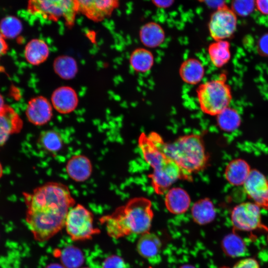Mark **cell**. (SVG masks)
Masks as SVG:
<instances>
[{
	"mask_svg": "<svg viewBox=\"0 0 268 268\" xmlns=\"http://www.w3.org/2000/svg\"><path fill=\"white\" fill-rule=\"evenodd\" d=\"M26 224L35 239L47 241L65 227L67 213L75 204L68 187L49 182L30 193H23Z\"/></svg>",
	"mask_w": 268,
	"mask_h": 268,
	"instance_id": "cell-1",
	"label": "cell"
},
{
	"mask_svg": "<svg viewBox=\"0 0 268 268\" xmlns=\"http://www.w3.org/2000/svg\"><path fill=\"white\" fill-rule=\"evenodd\" d=\"M153 218L151 201L144 197H135L112 213L101 217L99 221L110 237L119 239L149 232Z\"/></svg>",
	"mask_w": 268,
	"mask_h": 268,
	"instance_id": "cell-2",
	"label": "cell"
},
{
	"mask_svg": "<svg viewBox=\"0 0 268 268\" xmlns=\"http://www.w3.org/2000/svg\"><path fill=\"white\" fill-rule=\"evenodd\" d=\"M165 142L154 132L141 133L138 144L143 157L152 168L149 175L155 193L163 195L177 180L182 179L180 169L164 150Z\"/></svg>",
	"mask_w": 268,
	"mask_h": 268,
	"instance_id": "cell-3",
	"label": "cell"
},
{
	"mask_svg": "<svg viewBox=\"0 0 268 268\" xmlns=\"http://www.w3.org/2000/svg\"><path fill=\"white\" fill-rule=\"evenodd\" d=\"M164 150L181 170L182 179L192 180V175L205 167L208 157L201 135H184L171 143H165Z\"/></svg>",
	"mask_w": 268,
	"mask_h": 268,
	"instance_id": "cell-4",
	"label": "cell"
},
{
	"mask_svg": "<svg viewBox=\"0 0 268 268\" xmlns=\"http://www.w3.org/2000/svg\"><path fill=\"white\" fill-rule=\"evenodd\" d=\"M226 75L202 83L197 89V96L201 111L205 114L217 116L228 107L232 99L231 89L226 82Z\"/></svg>",
	"mask_w": 268,
	"mask_h": 268,
	"instance_id": "cell-5",
	"label": "cell"
},
{
	"mask_svg": "<svg viewBox=\"0 0 268 268\" xmlns=\"http://www.w3.org/2000/svg\"><path fill=\"white\" fill-rule=\"evenodd\" d=\"M27 10L35 16L57 21L63 18L67 26H73L76 14L74 0H28Z\"/></svg>",
	"mask_w": 268,
	"mask_h": 268,
	"instance_id": "cell-6",
	"label": "cell"
},
{
	"mask_svg": "<svg viewBox=\"0 0 268 268\" xmlns=\"http://www.w3.org/2000/svg\"><path fill=\"white\" fill-rule=\"evenodd\" d=\"M65 227L73 241L88 240L100 232L94 225L92 212L81 204H75L70 208Z\"/></svg>",
	"mask_w": 268,
	"mask_h": 268,
	"instance_id": "cell-7",
	"label": "cell"
},
{
	"mask_svg": "<svg viewBox=\"0 0 268 268\" xmlns=\"http://www.w3.org/2000/svg\"><path fill=\"white\" fill-rule=\"evenodd\" d=\"M236 26V14L231 9L223 5L218 7L211 15L208 30L214 41L223 40L232 36Z\"/></svg>",
	"mask_w": 268,
	"mask_h": 268,
	"instance_id": "cell-8",
	"label": "cell"
},
{
	"mask_svg": "<svg viewBox=\"0 0 268 268\" xmlns=\"http://www.w3.org/2000/svg\"><path fill=\"white\" fill-rule=\"evenodd\" d=\"M231 220L233 227L237 230H254L262 224L260 207L251 202L239 204L231 212Z\"/></svg>",
	"mask_w": 268,
	"mask_h": 268,
	"instance_id": "cell-9",
	"label": "cell"
},
{
	"mask_svg": "<svg viewBox=\"0 0 268 268\" xmlns=\"http://www.w3.org/2000/svg\"><path fill=\"white\" fill-rule=\"evenodd\" d=\"M74 2L77 12L94 22L110 17L119 3V0H74Z\"/></svg>",
	"mask_w": 268,
	"mask_h": 268,
	"instance_id": "cell-10",
	"label": "cell"
},
{
	"mask_svg": "<svg viewBox=\"0 0 268 268\" xmlns=\"http://www.w3.org/2000/svg\"><path fill=\"white\" fill-rule=\"evenodd\" d=\"M243 185L245 192L255 203L268 209V180L262 173L252 170Z\"/></svg>",
	"mask_w": 268,
	"mask_h": 268,
	"instance_id": "cell-11",
	"label": "cell"
},
{
	"mask_svg": "<svg viewBox=\"0 0 268 268\" xmlns=\"http://www.w3.org/2000/svg\"><path fill=\"white\" fill-rule=\"evenodd\" d=\"M26 115L28 121L33 125H44L50 121L52 117L51 105L43 97L33 98L28 102Z\"/></svg>",
	"mask_w": 268,
	"mask_h": 268,
	"instance_id": "cell-12",
	"label": "cell"
},
{
	"mask_svg": "<svg viewBox=\"0 0 268 268\" xmlns=\"http://www.w3.org/2000/svg\"><path fill=\"white\" fill-rule=\"evenodd\" d=\"M22 125L18 115L11 107L5 105L0 111V146L5 143L11 134L19 132Z\"/></svg>",
	"mask_w": 268,
	"mask_h": 268,
	"instance_id": "cell-13",
	"label": "cell"
},
{
	"mask_svg": "<svg viewBox=\"0 0 268 268\" xmlns=\"http://www.w3.org/2000/svg\"><path fill=\"white\" fill-rule=\"evenodd\" d=\"M66 169L67 175L72 180L76 182H83L91 176L92 164L87 156L76 154L67 161Z\"/></svg>",
	"mask_w": 268,
	"mask_h": 268,
	"instance_id": "cell-14",
	"label": "cell"
},
{
	"mask_svg": "<svg viewBox=\"0 0 268 268\" xmlns=\"http://www.w3.org/2000/svg\"><path fill=\"white\" fill-rule=\"evenodd\" d=\"M51 99L54 108L61 114H67L73 111L78 102L75 91L68 86H62L56 89Z\"/></svg>",
	"mask_w": 268,
	"mask_h": 268,
	"instance_id": "cell-15",
	"label": "cell"
},
{
	"mask_svg": "<svg viewBox=\"0 0 268 268\" xmlns=\"http://www.w3.org/2000/svg\"><path fill=\"white\" fill-rule=\"evenodd\" d=\"M191 204V199L183 189L174 187L167 191L165 197V205L172 214H180L186 212Z\"/></svg>",
	"mask_w": 268,
	"mask_h": 268,
	"instance_id": "cell-16",
	"label": "cell"
},
{
	"mask_svg": "<svg viewBox=\"0 0 268 268\" xmlns=\"http://www.w3.org/2000/svg\"><path fill=\"white\" fill-rule=\"evenodd\" d=\"M179 74L185 83L196 85L203 79L205 74V68L199 60L190 58L182 63L179 69Z\"/></svg>",
	"mask_w": 268,
	"mask_h": 268,
	"instance_id": "cell-17",
	"label": "cell"
},
{
	"mask_svg": "<svg viewBox=\"0 0 268 268\" xmlns=\"http://www.w3.org/2000/svg\"><path fill=\"white\" fill-rule=\"evenodd\" d=\"M251 170L250 165L245 160L240 158L235 159L226 166L224 171L225 178L232 185H243Z\"/></svg>",
	"mask_w": 268,
	"mask_h": 268,
	"instance_id": "cell-18",
	"label": "cell"
},
{
	"mask_svg": "<svg viewBox=\"0 0 268 268\" xmlns=\"http://www.w3.org/2000/svg\"><path fill=\"white\" fill-rule=\"evenodd\" d=\"M139 36L141 43L147 48L158 47L165 39L164 29L154 22H149L143 25L140 29Z\"/></svg>",
	"mask_w": 268,
	"mask_h": 268,
	"instance_id": "cell-19",
	"label": "cell"
},
{
	"mask_svg": "<svg viewBox=\"0 0 268 268\" xmlns=\"http://www.w3.org/2000/svg\"><path fill=\"white\" fill-rule=\"evenodd\" d=\"M193 220L199 225H205L212 221L216 216V210L212 201L203 198L196 201L191 208Z\"/></svg>",
	"mask_w": 268,
	"mask_h": 268,
	"instance_id": "cell-20",
	"label": "cell"
},
{
	"mask_svg": "<svg viewBox=\"0 0 268 268\" xmlns=\"http://www.w3.org/2000/svg\"><path fill=\"white\" fill-rule=\"evenodd\" d=\"M161 247V242L159 237L149 232L142 234L136 245L138 254L148 260L156 257L160 252Z\"/></svg>",
	"mask_w": 268,
	"mask_h": 268,
	"instance_id": "cell-21",
	"label": "cell"
},
{
	"mask_svg": "<svg viewBox=\"0 0 268 268\" xmlns=\"http://www.w3.org/2000/svg\"><path fill=\"white\" fill-rule=\"evenodd\" d=\"M49 55L47 44L42 40L34 39L26 45L24 55L27 61L33 65H38L45 62Z\"/></svg>",
	"mask_w": 268,
	"mask_h": 268,
	"instance_id": "cell-22",
	"label": "cell"
},
{
	"mask_svg": "<svg viewBox=\"0 0 268 268\" xmlns=\"http://www.w3.org/2000/svg\"><path fill=\"white\" fill-rule=\"evenodd\" d=\"M129 62L135 71L145 73L153 67L154 58L152 53L147 48H138L131 53Z\"/></svg>",
	"mask_w": 268,
	"mask_h": 268,
	"instance_id": "cell-23",
	"label": "cell"
},
{
	"mask_svg": "<svg viewBox=\"0 0 268 268\" xmlns=\"http://www.w3.org/2000/svg\"><path fill=\"white\" fill-rule=\"evenodd\" d=\"M208 55L213 66L221 67L226 64L231 58L230 44L226 40H217L208 47Z\"/></svg>",
	"mask_w": 268,
	"mask_h": 268,
	"instance_id": "cell-24",
	"label": "cell"
},
{
	"mask_svg": "<svg viewBox=\"0 0 268 268\" xmlns=\"http://www.w3.org/2000/svg\"><path fill=\"white\" fill-rule=\"evenodd\" d=\"M37 142L42 150L52 154L59 152L64 145L62 135L54 130L42 132L38 138Z\"/></svg>",
	"mask_w": 268,
	"mask_h": 268,
	"instance_id": "cell-25",
	"label": "cell"
},
{
	"mask_svg": "<svg viewBox=\"0 0 268 268\" xmlns=\"http://www.w3.org/2000/svg\"><path fill=\"white\" fill-rule=\"evenodd\" d=\"M216 116L217 124L224 131H233L240 125V116L234 109L227 107Z\"/></svg>",
	"mask_w": 268,
	"mask_h": 268,
	"instance_id": "cell-26",
	"label": "cell"
},
{
	"mask_svg": "<svg viewBox=\"0 0 268 268\" xmlns=\"http://www.w3.org/2000/svg\"><path fill=\"white\" fill-rule=\"evenodd\" d=\"M54 68L60 77L65 79H70L74 76L77 69L74 59L67 56L58 58L54 62Z\"/></svg>",
	"mask_w": 268,
	"mask_h": 268,
	"instance_id": "cell-27",
	"label": "cell"
},
{
	"mask_svg": "<svg viewBox=\"0 0 268 268\" xmlns=\"http://www.w3.org/2000/svg\"><path fill=\"white\" fill-rule=\"evenodd\" d=\"M22 29L21 21L13 16H7L0 23V33L5 38H13L18 36Z\"/></svg>",
	"mask_w": 268,
	"mask_h": 268,
	"instance_id": "cell-28",
	"label": "cell"
},
{
	"mask_svg": "<svg viewBox=\"0 0 268 268\" xmlns=\"http://www.w3.org/2000/svg\"><path fill=\"white\" fill-rule=\"evenodd\" d=\"M222 245L225 252L229 256H239L244 252V246L242 240L233 234L225 237Z\"/></svg>",
	"mask_w": 268,
	"mask_h": 268,
	"instance_id": "cell-29",
	"label": "cell"
},
{
	"mask_svg": "<svg viewBox=\"0 0 268 268\" xmlns=\"http://www.w3.org/2000/svg\"><path fill=\"white\" fill-rule=\"evenodd\" d=\"M255 0H232V10L241 16H247L254 9Z\"/></svg>",
	"mask_w": 268,
	"mask_h": 268,
	"instance_id": "cell-30",
	"label": "cell"
},
{
	"mask_svg": "<svg viewBox=\"0 0 268 268\" xmlns=\"http://www.w3.org/2000/svg\"><path fill=\"white\" fill-rule=\"evenodd\" d=\"M232 268H260L258 262L253 258H246L237 262Z\"/></svg>",
	"mask_w": 268,
	"mask_h": 268,
	"instance_id": "cell-31",
	"label": "cell"
},
{
	"mask_svg": "<svg viewBox=\"0 0 268 268\" xmlns=\"http://www.w3.org/2000/svg\"><path fill=\"white\" fill-rule=\"evenodd\" d=\"M105 268H125V265L120 258L115 257L106 262Z\"/></svg>",
	"mask_w": 268,
	"mask_h": 268,
	"instance_id": "cell-32",
	"label": "cell"
},
{
	"mask_svg": "<svg viewBox=\"0 0 268 268\" xmlns=\"http://www.w3.org/2000/svg\"><path fill=\"white\" fill-rule=\"evenodd\" d=\"M259 49L261 54L268 56V34L263 35L260 39Z\"/></svg>",
	"mask_w": 268,
	"mask_h": 268,
	"instance_id": "cell-33",
	"label": "cell"
},
{
	"mask_svg": "<svg viewBox=\"0 0 268 268\" xmlns=\"http://www.w3.org/2000/svg\"><path fill=\"white\" fill-rule=\"evenodd\" d=\"M255 5L261 13L268 14V0H256Z\"/></svg>",
	"mask_w": 268,
	"mask_h": 268,
	"instance_id": "cell-34",
	"label": "cell"
},
{
	"mask_svg": "<svg viewBox=\"0 0 268 268\" xmlns=\"http://www.w3.org/2000/svg\"><path fill=\"white\" fill-rule=\"evenodd\" d=\"M8 50V45L3 37L0 33V58L6 54Z\"/></svg>",
	"mask_w": 268,
	"mask_h": 268,
	"instance_id": "cell-35",
	"label": "cell"
},
{
	"mask_svg": "<svg viewBox=\"0 0 268 268\" xmlns=\"http://www.w3.org/2000/svg\"><path fill=\"white\" fill-rule=\"evenodd\" d=\"M153 1L157 6L160 7L168 6L173 2V0H153Z\"/></svg>",
	"mask_w": 268,
	"mask_h": 268,
	"instance_id": "cell-36",
	"label": "cell"
},
{
	"mask_svg": "<svg viewBox=\"0 0 268 268\" xmlns=\"http://www.w3.org/2000/svg\"><path fill=\"white\" fill-rule=\"evenodd\" d=\"M5 104H4V100L2 96L0 94V111H1L4 107Z\"/></svg>",
	"mask_w": 268,
	"mask_h": 268,
	"instance_id": "cell-37",
	"label": "cell"
},
{
	"mask_svg": "<svg viewBox=\"0 0 268 268\" xmlns=\"http://www.w3.org/2000/svg\"><path fill=\"white\" fill-rule=\"evenodd\" d=\"M179 268H196L190 265H185L182 266Z\"/></svg>",
	"mask_w": 268,
	"mask_h": 268,
	"instance_id": "cell-38",
	"label": "cell"
},
{
	"mask_svg": "<svg viewBox=\"0 0 268 268\" xmlns=\"http://www.w3.org/2000/svg\"><path fill=\"white\" fill-rule=\"evenodd\" d=\"M3 170H2V167L1 166V164L0 163V178L1 177L2 175Z\"/></svg>",
	"mask_w": 268,
	"mask_h": 268,
	"instance_id": "cell-39",
	"label": "cell"
},
{
	"mask_svg": "<svg viewBox=\"0 0 268 268\" xmlns=\"http://www.w3.org/2000/svg\"><path fill=\"white\" fill-rule=\"evenodd\" d=\"M148 268H152L151 267H149Z\"/></svg>",
	"mask_w": 268,
	"mask_h": 268,
	"instance_id": "cell-40",
	"label": "cell"
}]
</instances>
